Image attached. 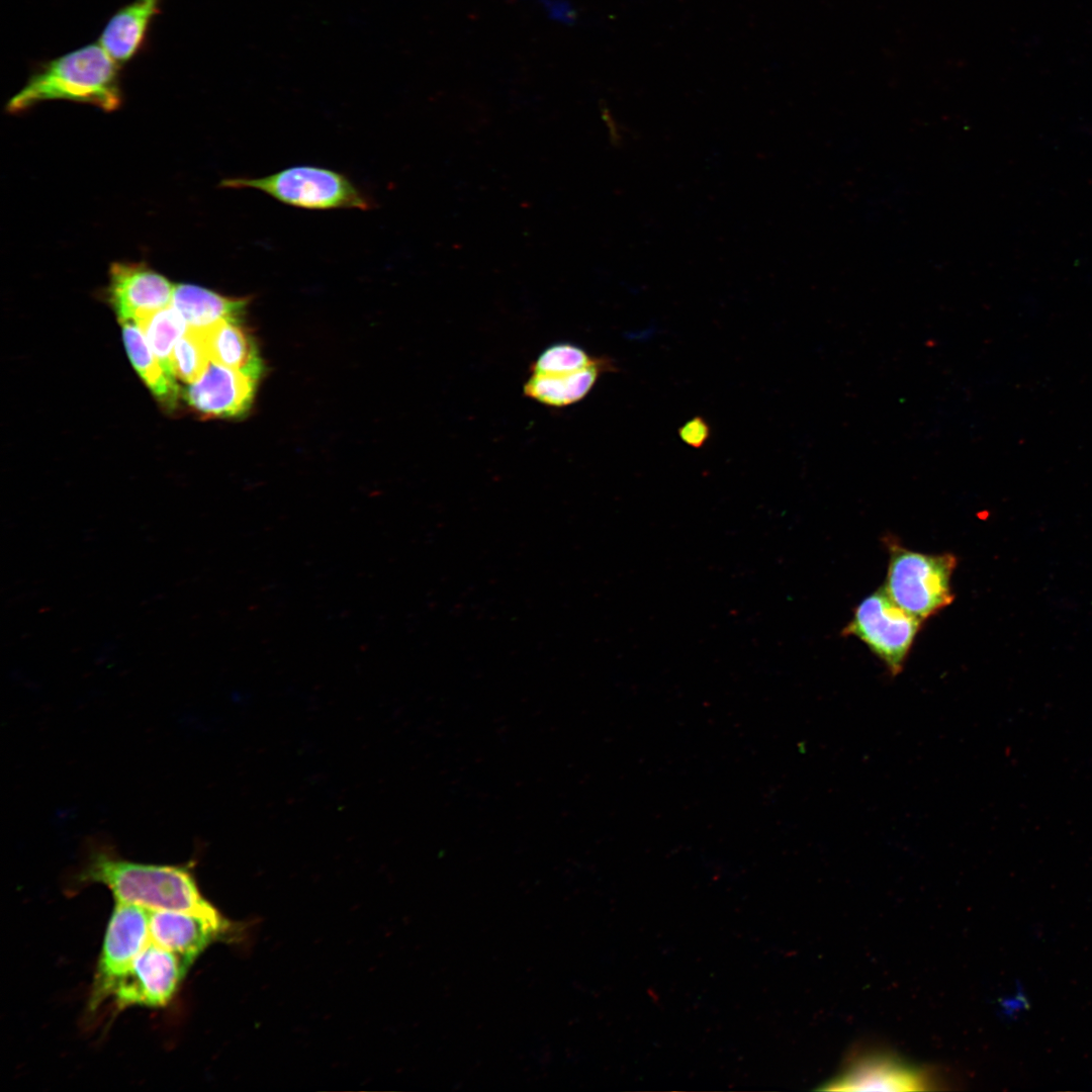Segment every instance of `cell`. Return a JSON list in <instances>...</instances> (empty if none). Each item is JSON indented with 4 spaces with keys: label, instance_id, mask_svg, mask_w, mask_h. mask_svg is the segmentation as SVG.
I'll return each mask as SVG.
<instances>
[{
    "label": "cell",
    "instance_id": "19",
    "mask_svg": "<svg viewBox=\"0 0 1092 1092\" xmlns=\"http://www.w3.org/2000/svg\"><path fill=\"white\" fill-rule=\"evenodd\" d=\"M596 358L575 344L555 343L538 355L530 369L531 372L536 373L573 371L590 365Z\"/></svg>",
    "mask_w": 1092,
    "mask_h": 1092
},
{
    "label": "cell",
    "instance_id": "16",
    "mask_svg": "<svg viewBox=\"0 0 1092 1092\" xmlns=\"http://www.w3.org/2000/svg\"><path fill=\"white\" fill-rule=\"evenodd\" d=\"M121 324L124 345L132 365L154 395L165 405L173 407L178 393L176 382L165 373L136 324Z\"/></svg>",
    "mask_w": 1092,
    "mask_h": 1092
},
{
    "label": "cell",
    "instance_id": "10",
    "mask_svg": "<svg viewBox=\"0 0 1092 1092\" xmlns=\"http://www.w3.org/2000/svg\"><path fill=\"white\" fill-rule=\"evenodd\" d=\"M173 285L145 263L115 262L109 270L108 300L120 323L171 304Z\"/></svg>",
    "mask_w": 1092,
    "mask_h": 1092
},
{
    "label": "cell",
    "instance_id": "11",
    "mask_svg": "<svg viewBox=\"0 0 1092 1092\" xmlns=\"http://www.w3.org/2000/svg\"><path fill=\"white\" fill-rule=\"evenodd\" d=\"M258 380L209 362L203 375L185 389L187 403L204 418H241L253 404Z\"/></svg>",
    "mask_w": 1092,
    "mask_h": 1092
},
{
    "label": "cell",
    "instance_id": "5",
    "mask_svg": "<svg viewBox=\"0 0 1092 1092\" xmlns=\"http://www.w3.org/2000/svg\"><path fill=\"white\" fill-rule=\"evenodd\" d=\"M923 622L880 587L858 603L842 635L860 640L896 676L903 670Z\"/></svg>",
    "mask_w": 1092,
    "mask_h": 1092
},
{
    "label": "cell",
    "instance_id": "2",
    "mask_svg": "<svg viewBox=\"0 0 1092 1092\" xmlns=\"http://www.w3.org/2000/svg\"><path fill=\"white\" fill-rule=\"evenodd\" d=\"M119 64L100 43H91L42 64L8 101L18 113L48 100L88 103L105 111L121 104Z\"/></svg>",
    "mask_w": 1092,
    "mask_h": 1092
},
{
    "label": "cell",
    "instance_id": "8",
    "mask_svg": "<svg viewBox=\"0 0 1092 1092\" xmlns=\"http://www.w3.org/2000/svg\"><path fill=\"white\" fill-rule=\"evenodd\" d=\"M234 931L231 921L176 910H149L150 941L191 966L213 942Z\"/></svg>",
    "mask_w": 1092,
    "mask_h": 1092
},
{
    "label": "cell",
    "instance_id": "3",
    "mask_svg": "<svg viewBox=\"0 0 1092 1092\" xmlns=\"http://www.w3.org/2000/svg\"><path fill=\"white\" fill-rule=\"evenodd\" d=\"M220 186L256 189L283 204L310 210L374 207L371 197L348 176L318 166L298 165L263 177L228 178Z\"/></svg>",
    "mask_w": 1092,
    "mask_h": 1092
},
{
    "label": "cell",
    "instance_id": "14",
    "mask_svg": "<svg viewBox=\"0 0 1092 1092\" xmlns=\"http://www.w3.org/2000/svg\"><path fill=\"white\" fill-rule=\"evenodd\" d=\"M251 300L250 295L232 297L198 285L178 284L171 305L188 328L205 330L224 320L243 317Z\"/></svg>",
    "mask_w": 1092,
    "mask_h": 1092
},
{
    "label": "cell",
    "instance_id": "15",
    "mask_svg": "<svg viewBox=\"0 0 1092 1092\" xmlns=\"http://www.w3.org/2000/svg\"><path fill=\"white\" fill-rule=\"evenodd\" d=\"M162 2L134 0L110 18L99 37V43L116 63L123 64L136 54L154 16L160 13Z\"/></svg>",
    "mask_w": 1092,
    "mask_h": 1092
},
{
    "label": "cell",
    "instance_id": "17",
    "mask_svg": "<svg viewBox=\"0 0 1092 1092\" xmlns=\"http://www.w3.org/2000/svg\"><path fill=\"white\" fill-rule=\"evenodd\" d=\"M134 324L141 329L165 373L175 381L172 355L176 342L188 329L184 318L170 304L141 315Z\"/></svg>",
    "mask_w": 1092,
    "mask_h": 1092
},
{
    "label": "cell",
    "instance_id": "6",
    "mask_svg": "<svg viewBox=\"0 0 1092 1092\" xmlns=\"http://www.w3.org/2000/svg\"><path fill=\"white\" fill-rule=\"evenodd\" d=\"M189 968L179 956L150 941L116 980L107 1000L112 999L118 1010L165 1006Z\"/></svg>",
    "mask_w": 1092,
    "mask_h": 1092
},
{
    "label": "cell",
    "instance_id": "4",
    "mask_svg": "<svg viewBox=\"0 0 1092 1092\" xmlns=\"http://www.w3.org/2000/svg\"><path fill=\"white\" fill-rule=\"evenodd\" d=\"M887 548L889 563L882 587L899 607L925 621L953 602L956 555L922 553L892 540L887 541Z\"/></svg>",
    "mask_w": 1092,
    "mask_h": 1092
},
{
    "label": "cell",
    "instance_id": "13",
    "mask_svg": "<svg viewBox=\"0 0 1092 1092\" xmlns=\"http://www.w3.org/2000/svg\"><path fill=\"white\" fill-rule=\"evenodd\" d=\"M201 331L210 361L260 380L264 363L257 343L243 325L242 317L224 320Z\"/></svg>",
    "mask_w": 1092,
    "mask_h": 1092
},
{
    "label": "cell",
    "instance_id": "1",
    "mask_svg": "<svg viewBox=\"0 0 1092 1092\" xmlns=\"http://www.w3.org/2000/svg\"><path fill=\"white\" fill-rule=\"evenodd\" d=\"M78 885L102 884L115 902L133 904L148 910H176L208 917H221L201 894L193 863L158 864L133 861L121 856L106 842L93 841L75 876Z\"/></svg>",
    "mask_w": 1092,
    "mask_h": 1092
},
{
    "label": "cell",
    "instance_id": "12",
    "mask_svg": "<svg viewBox=\"0 0 1092 1092\" xmlns=\"http://www.w3.org/2000/svg\"><path fill=\"white\" fill-rule=\"evenodd\" d=\"M617 368L608 356L597 357L588 366L566 372H531L523 386L525 396L551 407H563L584 398L606 372Z\"/></svg>",
    "mask_w": 1092,
    "mask_h": 1092
},
{
    "label": "cell",
    "instance_id": "18",
    "mask_svg": "<svg viewBox=\"0 0 1092 1092\" xmlns=\"http://www.w3.org/2000/svg\"><path fill=\"white\" fill-rule=\"evenodd\" d=\"M209 362L202 331L188 328L174 346L172 364L175 377L192 383L203 375Z\"/></svg>",
    "mask_w": 1092,
    "mask_h": 1092
},
{
    "label": "cell",
    "instance_id": "7",
    "mask_svg": "<svg viewBox=\"0 0 1092 1092\" xmlns=\"http://www.w3.org/2000/svg\"><path fill=\"white\" fill-rule=\"evenodd\" d=\"M149 942V910L115 902L90 992V1011L93 1012L108 999L116 980Z\"/></svg>",
    "mask_w": 1092,
    "mask_h": 1092
},
{
    "label": "cell",
    "instance_id": "20",
    "mask_svg": "<svg viewBox=\"0 0 1092 1092\" xmlns=\"http://www.w3.org/2000/svg\"><path fill=\"white\" fill-rule=\"evenodd\" d=\"M678 437L686 445L701 449L711 437V427L701 416H696L684 423L677 430Z\"/></svg>",
    "mask_w": 1092,
    "mask_h": 1092
},
{
    "label": "cell",
    "instance_id": "9",
    "mask_svg": "<svg viewBox=\"0 0 1092 1092\" xmlns=\"http://www.w3.org/2000/svg\"><path fill=\"white\" fill-rule=\"evenodd\" d=\"M929 1071L916 1068L885 1053H858L831 1081L825 1090L860 1091L925 1090L933 1080Z\"/></svg>",
    "mask_w": 1092,
    "mask_h": 1092
}]
</instances>
